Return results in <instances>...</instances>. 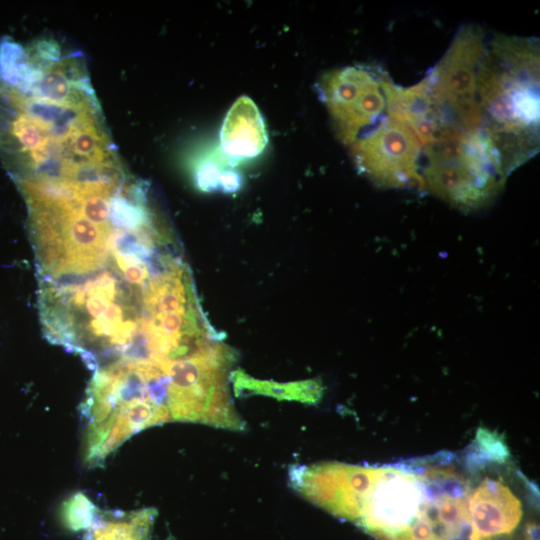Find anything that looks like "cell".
Returning <instances> with one entry per match:
<instances>
[{"label": "cell", "mask_w": 540, "mask_h": 540, "mask_svg": "<svg viewBox=\"0 0 540 540\" xmlns=\"http://www.w3.org/2000/svg\"><path fill=\"white\" fill-rule=\"evenodd\" d=\"M155 516L153 508L133 511L98 508L83 540H149Z\"/></svg>", "instance_id": "obj_9"}, {"label": "cell", "mask_w": 540, "mask_h": 540, "mask_svg": "<svg viewBox=\"0 0 540 540\" xmlns=\"http://www.w3.org/2000/svg\"><path fill=\"white\" fill-rule=\"evenodd\" d=\"M482 128L510 172L539 147V43L498 35L487 43L478 71Z\"/></svg>", "instance_id": "obj_1"}, {"label": "cell", "mask_w": 540, "mask_h": 540, "mask_svg": "<svg viewBox=\"0 0 540 540\" xmlns=\"http://www.w3.org/2000/svg\"><path fill=\"white\" fill-rule=\"evenodd\" d=\"M510 173L482 128H446L423 149L422 188L462 209L487 204Z\"/></svg>", "instance_id": "obj_2"}, {"label": "cell", "mask_w": 540, "mask_h": 540, "mask_svg": "<svg viewBox=\"0 0 540 540\" xmlns=\"http://www.w3.org/2000/svg\"><path fill=\"white\" fill-rule=\"evenodd\" d=\"M388 79L384 71L368 65L331 70L321 78L320 95L347 147L386 115Z\"/></svg>", "instance_id": "obj_4"}, {"label": "cell", "mask_w": 540, "mask_h": 540, "mask_svg": "<svg viewBox=\"0 0 540 540\" xmlns=\"http://www.w3.org/2000/svg\"><path fill=\"white\" fill-rule=\"evenodd\" d=\"M236 395L263 394L286 400L304 403H317L323 393V386L318 380H306L290 383H276L254 379L238 369L230 374Z\"/></svg>", "instance_id": "obj_10"}, {"label": "cell", "mask_w": 540, "mask_h": 540, "mask_svg": "<svg viewBox=\"0 0 540 540\" xmlns=\"http://www.w3.org/2000/svg\"><path fill=\"white\" fill-rule=\"evenodd\" d=\"M522 516L520 500L500 479L486 478L467 504L470 540H492L510 534Z\"/></svg>", "instance_id": "obj_7"}, {"label": "cell", "mask_w": 540, "mask_h": 540, "mask_svg": "<svg viewBox=\"0 0 540 540\" xmlns=\"http://www.w3.org/2000/svg\"><path fill=\"white\" fill-rule=\"evenodd\" d=\"M359 171L385 187H421L423 146L413 130L386 115L350 146Z\"/></svg>", "instance_id": "obj_5"}, {"label": "cell", "mask_w": 540, "mask_h": 540, "mask_svg": "<svg viewBox=\"0 0 540 540\" xmlns=\"http://www.w3.org/2000/svg\"><path fill=\"white\" fill-rule=\"evenodd\" d=\"M267 142L263 120L254 103L241 97L229 111L221 131L225 154L235 160L258 155Z\"/></svg>", "instance_id": "obj_8"}, {"label": "cell", "mask_w": 540, "mask_h": 540, "mask_svg": "<svg viewBox=\"0 0 540 540\" xmlns=\"http://www.w3.org/2000/svg\"><path fill=\"white\" fill-rule=\"evenodd\" d=\"M426 499L423 477L405 466L378 467L357 521L381 540L400 536L411 526Z\"/></svg>", "instance_id": "obj_6"}, {"label": "cell", "mask_w": 540, "mask_h": 540, "mask_svg": "<svg viewBox=\"0 0 540 540\" xmlns=\"http://www.w3.org/2000/svg\"><path fill=\"white\" fill-rule=\"evenodd\" d=\"M486 47L481 28L464 26L424 78L444 128L473 130L482 126L477 82Z\"/></svg>", "instance_id": "obj_3"}, {"label": "cell", "mask_w": 540, "mask_h": 540, "mask_svg": "<svg viewBox=\"0 0 540 540\" xmlns=\"http://www.w3.org/2000/svg\"><path fill=\"white\" fill-rule=\"evenodd\" d=\"M98 507L82 492L68 497L61 505L60 520L71 531L86 530L92 524Z\"/></svg>", "instance_id": "obj_11"}]
</instances>
